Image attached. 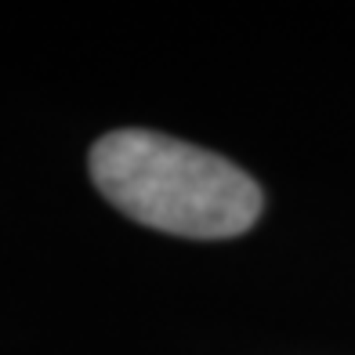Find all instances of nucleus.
<instances>
[{
  "instance_id": "obj_1",
  "label": "nucleus",
  "mask_w": 355,
  "mask_h": 355,
  "mask_svg": "<svg viewBox=\"0 0 355 355\" xmlns=\"http://www.w3.org/2000/svg\"><path fill=\"white\" fill-rule=\"evenodd\" d=\"M91 178L127 218L171 236L229 239L261 214V189L247 171L156 131L105 135L91 149Z\"/></svg>"
}]
</instances>
